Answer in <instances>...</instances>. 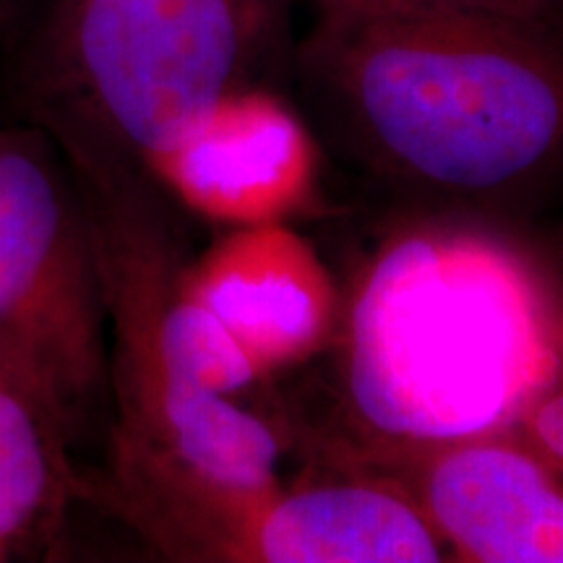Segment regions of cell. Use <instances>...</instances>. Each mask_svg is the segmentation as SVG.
Wrapping results in <instances>:
<instances>
[{
  "label": "cell",
  "instance_id": "cell-4",
  "mask_svg": "<svg viewBox=\"0 0 563 563\" xmlns=\"http://www.w3.org/2000/svg\"><path fill=\"white\" fill-rule=\"evenodd\" d=\"M241 0H51L19 60L26 115L63 154L157 173L243 87Z\"/></svg>",
  "mask_w": 563,
  "mask_h": 563
},
{
  "label": "cell",
  "instance_id": "cell-1",
  "mask_svg": "<svg viewBox=\"0 0 563 563\" xmlns=\"http://www.w3.org/2000/svg\"><path fill=\"white\" fill-rule=\"evenodd\" d=\"M306 125L405 211L506 222L559 178L563 55L548 21L452 0H308Z\"/></svg>",
  "mask_w": 563,
  "mask_h": 563
},
{
  "label": "cell",
  "instance_id": "cell-14",
  "mask_svg": "<svg viewBox=\"0 0 563 563\" xmlns=\"http://www.w3.org/2000/svg\"><path fill=\"white\" fill-rule=\"evenodd\" d=\"M0 561H5V559H3V553H0Z\"/></svg>",
  "mask_w": 563,
  "mask_h": 563
},
{
  "label": "cell",
  "instance_id": "cell-7",
  "mask_svg": "<svg viewBox=\"0 0 563 563\" xmlns=\"http://www.w3.org/2000/svg\"><path fill=\"white\" fill-rule=\"evenodd\" d=\"M300 443L323 473L402 496L456 561H563V473L517 428L439 441L306 435Z\"/></svg>",
  "mask_w": 563,
  "mask_h": 563
},
{
  "label": "cell",
  "instance_id": "cell-3",
  "mask_svg": "<svg viewBox=\"0 0 563 563\" xmlns=\"http://www.w3.org/2000/svg\"><path fill=\"white\" fill-rule=\"evenodd\" d=\"M63 157L87 207L108 308V443L167 456L217 483H282L295 431L249 402L266 378L188 290L191 258L173 196L125 162Z\"/></svg>",
  "mask_w": 563,
  "mask_h": 563
},
{
  "label": "cell",
  "instance_id": "cell-6",
  "mask_svg": "<svg viewBox=\"0 0 563 563\" xmlns=\"http://www.w3.org/2000/svg\"><path fill=\"white\" fill-rule=\"evenodd\" d=\"M0 350L70 452L112 428L110 329L81 191L37 125L0 129Z\"/></svg>",
  "mask_w": 563,
  "mask_h": 563
},
{
  "label": "cell",
  "instance_id": "cell-10",
  "mask_svg": "<svg viewBox=\"0 0 563 563\" xmlns=\"http://www.w3.org/2000/svg\"><path fill=\"white\" fill-rule=\"evenodd\" d=\"M81 498V470L66 435L0 350V553L51 543L68 506Z\"/></svg>",
  "mask_w": 563,
  "mask_h": 563
},
{
  "label": "cell",
  "instance_id": "cell-2",
  "mask_svg": "<svg viewBox=\"0 0 563 563\" xmlns=\"http://www.w3.org/2000/svg\"><path fill=\"white\" fill-rule=\"evenodd\" d=\"M340 295L334 412L306 435L439 441L511 428L561 384V298L504 222L405 211ZM302 439V435H300Z\"/></svg>",
  "mask_w": 563,
  "mask_h": 563
},
{
  "label": "cell",
  "instance_id": "cell-13",
  "mask_svg": "<svg viewBox=\"0 0 563 563\" xmlns=\"http://www.w3.org/2000/svg\"><path fill=\"white\" fill-rule=\"evenodd\" d=\"M269 3L272 0H241V5H245V9H249L256 19H262V13L266 11V5Z\"/></svg>",
  "mask_w": 563,
  "mask_h": 563
},
{
  "label": "cell",
  "instance_id": "cell-5",
  "mask_svg": "<svg viewBox=\"0 0 563 563\" xmlns=\"http://www.w3.org/2000/svg\"><path fill=\"white\" fill-rule=\"evenodd\" d=\"M100 504L159 551L188 563H435L446 548L386 485L329 475L241 488L144 449L108 443L81 473Z\"/></svg>",
  "mask_w": 563,
  "mask_h": 563
},
{
  "label": "cell",
  "instance_id": "cell-12",
  "mask_svg": "<svg viewBox=\"0 0 563 563\" xmlns=\"http://www.w3.org/2000/svg\"><path fill=\"white\" fill-rule=\"evenodd\" d=\"M452 3L470 5V9H483L493 13H506V16L548 21L553 0H452Z\"/></svg>",
  "mask_w": 563,
  "mask_h": 563
},
{
  "label": "cell",
  "instance_id": "cell-8",
  "mask_svg": "<svg viewBox=\"0 0 563 563\" xmlns=\"http://www.w3.org/2000/svg\"><path fill=\"white\" fill-rule=\"evenodd\" d=\"M188 290L269 378L327 347L340 287L282 222L245 224L188 264Z\"/></svg>",
  "mask_w": 563,
  "mask_h": 563
},
{
  "label": "cell",
  "instance_id": "cell-11",
  "mask_svg": "<svg viewBox=\"0 0 563 563\" xmlns=\"http://www.w3.org/2000/svg\"><path fill=\"white\" fill-rule=\"evenodd\" d=\"M563 389L561 384L540 394L534 402L522 412V418L514 422L519 435L530 443L551 467L563 473Z\"/></svg>",
  "mask_w": 563,
  "mask_h": 563
},
{
  "label": "cell",
  "instance_id": "cell-9",
  "mask_svg": "<svg viewBox=\"0 0 563 563\" xmlns=\"http://www.w3.org/2000/svg\"><path fill=\"white\" fill-rule=\"evenodd\" d=\"M313 136L266 91L238 87L154 173L175 203L217 222H279L300 207Z\"/></svg>",
  "mask_w": 563,
  "mask_h": 563
}]
</instances>
